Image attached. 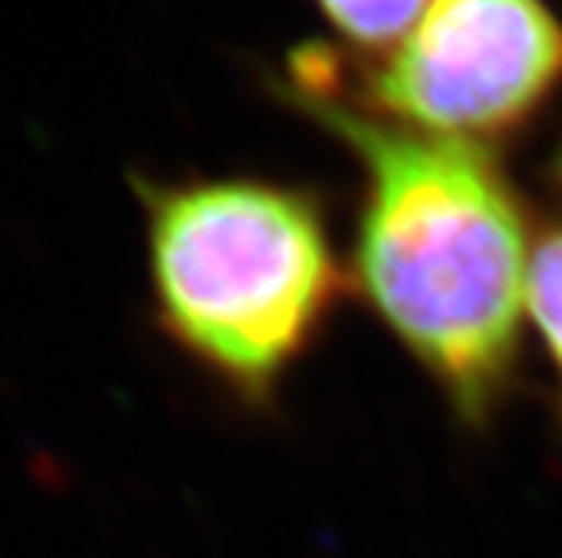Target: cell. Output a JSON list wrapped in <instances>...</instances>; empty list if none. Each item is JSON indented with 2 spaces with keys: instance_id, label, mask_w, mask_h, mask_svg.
I'll return each instance as SVG.
<instances>
[{
  "instance_id": "obj_1",
  "label": "cell",
  "mask_w": 562,
  "mask_h": 558,
  "mask_svg": "<svg viewBox=\"0 0 562 558\" xmlns=\"http://www.w3.org/2000/svg\"><path fill=\"white\" fill-rule=\"evenodd\" d=\"M303 112L361 166L353 283L451 418L485 428L519 380L529 216L488 148L397 125L350 98L324 47L290 58Z\"/></svg>"
},
{
  "instance_id": "obj_4",
  "label": "cell",
  "mask_w": 562,
  "mask_h": 558,
  "mask_svg": "<svg viewBox=\"0 0 562 558\" xmlns=\"http://www.w3.org/2000/svg\"><path fill=\"white\" fill-rule=\"evenodd\" d=\"M526 314L536 330L546 367L552 374L555 403L562 418V229L549 232L532 252Z\"/></svg>"
},
{
  "instance_id": "obj_3",
  "label": "cell",
  "mask_w": 562,
  "mask_h": 558,
  "mask_svg": "<svg viewBox=\"0 0 562 558\" xmlns=\"http://www.w3.org/2000/svg\"><path fill=\"white\" fill-rule=\"evenodd\" d=\"M562 88V21L542 0H431L371 78L364 109L485 148L526 128Z\"/></svg>"
},
{
  "instance_id": "obj_5",
  "label": "cell",
  "mask_w": 562,
  "mask_h": 558,
  "mask_svg": "<svg viewBox=\"0 0 562 558\" xmlns=\"http://www.w3.org/2000/svg\"><path fill=\"white\" fill-rule=\"evenodd\" d=\"M327 24L361 50H391L415 31L431 0H317Z\"/></svg>"
},
{
  "instance_id": "obj_2",
  "label": "cell",
  "mask_w": 562,
  "mask_h": 558,
  "mask_svg": "<svg viewBox=\"0 0 562 558\" xmlns=\"http://www.w3.org/2000/svg\"><path fill=\"white\" fill-rule=\"evenodd\" d=\"M159 330L246 408H270L311 357L340 296L317 202L267 179L145 189Z\"/></svg>"
},
{
  "instance_id": "obj_6",
  "label": "cell",
  "mask_w": 562,
  "mask_h": 558,
  "mask_svg": "<svg viewBox=\"0 0 562 558\" xmlns=\"http://www.w3.org/2000/svg\"><path fill=\"white\" fill-rule=\"evenodd\" d=\"M555 179H559V189H562V148H559V159H555Z\"/></svg>"
}]
</instances>
